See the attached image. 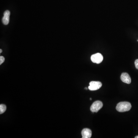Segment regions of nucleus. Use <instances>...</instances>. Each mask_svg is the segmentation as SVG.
Returning a JSON list of instances; mask_svg holds the SVG:
<instances>
[{"mask_svg":"<svg viewBox=\"0 0 138 138\" xmlns=\"http://www.w3.org/2000/svg\"><path fill=\"white\" fill-rule=\"evenodd\" d=\"M132 108L131 104L128 102H121L117 105L116 109L119 112H125L130 110Z\"/></svg>","mask_w":138,"mask_h":138,"instance_id":"1","label":"nucleus"},{"mask_svg":"<svg viewBox=\"0 0 138 138\" xmlns=\"http://www.w3.org/2000/svg\"><path fill=\"white\" fill-rule=\"evenodd\" d=\"M103 103L101 101L97 100L94 102L91 106L90 110L92 113H97V112L102 108Z\"/></svg>","mask_w":138,"mask_h":138,"instance_id":"2","label":"nucleus"},{"mask_svg":"<svg viewBox=\"0 0 138 138\" xmlns=\"http://www.w3.org/2000/svg\"><path fill=\"white\" fill-rule=\"evenodd\" d=\"M102 84L99 81H91L89 83L88 89L90 91H96L101 88Z\"/></svg>","mask_w":138,"mask_h":138,"instance_id":"3","label":"nucleus"},{"mask_svg":"<svg viewBox=\"0 0 138 138\" xmlns=\"http://www.w3.org/2000/svg\"><path fill=\"white\" fill-rule=\"evenodd\" d=\"M91 60L93 63L97 64L101 63L103 60L102 55L100 53H97L91 56Z\"/></svg>","mask_w":138,"mask_h":138,"instance_id":"4","label":"nucleus"},{"mask_svg":"<svg viewBox=\"0 0 138 138\" xmlns=\"http://www.w3.org/2000/svg\"><path fill=\"white\" fill-rule=\"evenodd\" d=\"M120 79L122 82L128 84H130L131 82V78L126 73H124L122 74L120 76Z\"/></svg>","mask_w":138,"mask_h":138,"instance_id":"5","label":"nucleus"},{"mask_svg":"<svg viewBox=\"0 0 138 138\" xmlns=\"http://www.w3.org/2000/svg\"><path fill=\"white\" fill-rule=\"evenodd\" d=\"M81 134L83 138H90L91 137L92 131L89 128H84L81 132Z\"/></svg>","mask_w":138,"mask_h":138,"instance_id":"6","label":"nucleus"},{"mask_svg":"<svg viewBox=\"0 0 138 138\" xmlns=\"http://www.w3.org/2000/svg\"><path fill=\"white\" fill-rule=\"evenodd\" d=\"M10 15V12L9 11L7 10L4 12V17L2 20L3 23L4 25H7L9 23Z\"/></svg>","mask_w":138,"mask_h":138,"instance_id":"7","label":"nucleus"},{"mask_svg":"<svg viewBox=\"0 0 138 138\" xmlns=\"http://www.w3.org/2000/svg\"><path fill=\"white\" fill-rule=\"evenodd\" d=\"M6 106L5 105L1 104L0 105V114H2L6 111Z\"/></svg>","mask_w":138,"mask_h":138,"instance_id":"8","label":"nucleus"},{"mask_svg":"<svg viewBox=\"0 0 138 138\" xmlns=\"http://www.w3.org/2000/svg\"><path fill=\"white\" fill-rule=\"evenodd\" d=\"M5 61V58L3 56H0V64L1 65Z\"/></svg>","mask_w":138,"mask_h":138,"instance_id":"9","label":"nucleus"},{"mask_svg":"<svg viewBox=\"0 0 138 138\" xmlns=\"http://www.w3.org/2000/svg\"><path fill=\"white\" fill-rule=\"evenodd\" d=\"M135 66L136 68L138 70V59H136L135 61Z\"/></svg>","mask_w":138,"mask_h":138,"instance_id":"10","label":"nucleus"},{"mask_svg":"<svg viewBox=\"0 0 138 138\" xmlns=\"http://www.w3.org/2000/svg\"><path fill=\"white\" fill-rule=\"evenodd\" d=\"M2 51H2V50H1H1H0V53H1L2 52Z\"/></svg>","mask_w":138,"mask_h":138,"instance_id":"11","label":"nucleus"},{"mask_svg":"<svg viewBox=\"0 0 138 138\" xmlns=\"http://www.w3.org/2000/svg\"><path fill=\"white\" fill-rule=\"evenodd\" d=\"M135 138H138V136H136L135 137Z\"/></svg>","mask_w":138,"mask_h":138,"instance_id":"12","label":"nucleus"},{"mask_svg":"<svg viewBox=\"0 0 138 138\" xmlns=\"http://www.w3.org/2000/svg\"><path fill=\"white\" fill-rule=\"evenodd\" d=\"M90 100H92V98H90Z\"/></svg>","mask_w":138,"mask_h":138,"instance_id":"13","label":"nucleus"},{"mask_svg":"<svg viewBox=\"0 0 138 138\" xmlns=\"http://www.w3.org/2000/svg\"><path fill=\"white\" fill-rule=\"evenodd\" d=\"M85 89H88V88H85Z\"/></svg>","mask_w":138,"mask_h":138,"instance_id":"14","label":"nucleus"},{"mask_svg":"<svg viewBox=\"0 0 138 138\" xmlns=\"http://www.w3.org/2000/svg\"></svg>","mask_w":138,"mask_h":138,"instance_id":"15","label":"nucleus"}]
</instances>
